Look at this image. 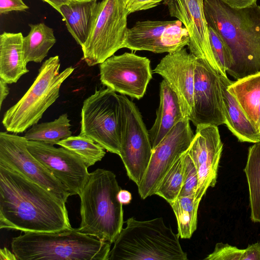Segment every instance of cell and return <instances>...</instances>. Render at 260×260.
Listing matches in <instances>:
<instances>
[{
    "label": "cell",
    "instance_id": "obj_1",
    "mask_svg": "<svg viewBox=\"0 0 260 260\" xmlns=\"http://www.w3.org/2000/svg\"><path fill=\"white\" fill-rule=\"evenodd\" d=\"M66 204L17 172L0 165V229L52 233L72 229Z\"/></svg>",
    "mask_w": 260,
    "mask_h": 260
},
{
    "label": "cell",
    "instance_id": "obj_2",
    "mask_svg": "<svg viewBox=\"0 0 260 260\" xmlns=\"http://www.w3.org/2000/svg\"><path fill=\"white\" fill-rule=\"evenodd\" d=\"M208 26L222 38L233 62L226 72L237 80L260 73V6L232 8L221 0H204Z\"/></svg>",
    "mask_w": 260,
    "mask_h": 260
},
{
    "label": "cell",
    "instance_id": "obj_3",
    "mask_svg": "<svg viewBox=\"0 0 260 260\" xmlns=\"http://www.w3.org/2000/svg\"><path fill=\"white\" fill-rule=\"evenodd\" d=\"M121 189L111 171L97 169L89 173L81 193V221L77 230L113 243L123 228V205L117 194Z\"/></svg>",
    "mask_w": 260,
    "mask_h": 260
},
{
    "label": "cell",
    "instance_id": "obj_4",
    "mask_svg": "<svg viewBox=\"0 0 260 260\" xmlns=\"http://www.w3.org/2000/svg\"><path fill=\"white\" fill-rule=\"evenodd\" d=\"M17 260H108L111 244L70 229L52 233H24L12 239Z\"/></svg>",
    "mask_w": 260,
    "mask_h": 260
},
{
    "label": "cell",
    "instance_id": "obj_5",
    "mask_svg": "<svg viewBox=\"0 0 260 260\" xmlns=\"http://www.w3.org/2000/svg\"><path fill=\"white\" fill-rule=\"evenodd\" d=\"M110 250L108 260H187L179 234L173 232L162 218L125 221Z\"/></svg>",
    "mask_w": 260,
    "mask_h": 260
},
{
    "label": "cell",
    "instance_id": "obj_6",
    "mask_svg": "<svg viewBox=\"0 0 260 260\" xmlns=\"http://www.w3.org/2000/svg\"><path fill=\"white\" fill-rule=\"evenodd\" d=\"M60 67L58 55L43 63L26 92L4 114L2 123L8 132L14 134L25 132L38 123L45 112L57 100L61 84L74 71L70 66L59 72Z\"/></svg>",
    "mask_w": 260,
    "mask_h": 260
},
{
    "label": "cell",
    "instance_id": "obj_7",
    "mask_svg": "<svg viewBox=\"0 0 260 260\" xmlns=\"http://www.w3.org/2000/svg\"><path fill=\"white\" fill-rule=\"evenodd\" d=\"M128 15L122 0L98 1L89 35L81 47L88 66L102 63L123 48Z\"/></svg>",
    "mask_w": 260,
    "mask_h": 260
},
{
    "label": "cell",
    "instance_id": "obj_8",
    "mask_svg": "<svg viewBox=\"0 0 260 260\" xmlns=\"http://www.w3.org/2000/svg\"><path fill=\"white\" fill-rule=\"evenodd\" d=\"M80 124V135L90 138L108 151L119 155L121 105L116 92L108 87L96 88L83 102Z\"/></svg>",
    "mask_w": 260,
    "mask_h": 260
},
{
    "label": "cell",
    "instance_id": "obj_9",
    "mask_svg": "<svg viewBox=\"0 0 260 260\" xmlns=\"http://www.w3.org/2000/svg\"><path fill=\"white\" fill-rule=\"evenodd\" d=\"M121 105L120 157L129 178L138 186L149 165L152 153L150 137L135 104L125 95L118 94Z\"/></svg>",
    "mask_w": 260,
    "mask_h": 260
},
{
    "label": "cell",
    "instance_id": "obj_10",
    "mask_svg": "<svg viewBox=\"0 0 260 260\" xmlns=\"http://www.w3.org/2000/svg\"><path fill=\"white\" fill-rule=\"evenodd\" d=\"M27 142L24 136L1 132L0 165L17 172L66 204L70 196L68 190L31 154Z\"/></svg>",
    "mask_w": 260,
    "mask_h": 260
},
{
    "label": "cell",
    "instance_id": "obj_11",
    "mask_svg": "<svg viewBox=\"0 0 260 260\" xmlns=\"http://www.w3.org/2000/svg\"><path fill=\"white\" fill-rule=\"evenodd\" d=\"M101 83L115 92L140 100L152 78L150 60L133 53L112 55L100 64Z\"/></svg>",
    "mask_w": 260,
    "mask_h": 260
},
{
    "label": "cell",
    "instance_id": "obj_12",
    "mask_svg": "<svg viewBox=\"0 0 260 260\" xmlns=\"http://www.w3.org/2000/svg\"><path fill=\"white\" fill-rule=\"evenodd\" d=\"M194 136L190 120L185 118L176 123L152 150L147 169L137 186L142 199L154 194L172 166L187 151Z\"/></svg>",
    "mask_w": 260,
    "mask_h": 260
},
{
    "label": "cell",
    "instance_id": "obj_13",
    "mask_svg": "<svg viewBox=\"0 0 260 260\" xmlns=\"http://www.w3.org/2000/svg\"><path fill=\"white\" fill-rule=\"evenodd\" d=\"M182 22L177 20L138 21L128 28L123 48L155 53L171 52L189 43V37Z\"/></svg>",
    "mask_w": 260,
    "mask_h": 260
},
{
    "label": "cell",
    "instance_id": "obj_14",
    "mask_svg": "<svg viewBox=\"0 0 260 260\" xmlns=\"http://www.w3.org/2000/svg\"><path fill=\"white\" fill-rule=\"evenodd\" d=\"M219 72L205 59L197 58L194 73L193 107L189 119L196 126H218L225 123Z\"/></svg>",
    "mask_w": 260,
    "mask_h": 260
},
{
    "label": "cell",
    "instance_id": "obj_15",
    "mask_svg": "<svg viewBox=\"0 0 260 260\" xmlns=\"http://www.w3.org/2000/svg\"><path fill=\"white\" fill-rule=\"evenodd\" d=\"M27 147L67 189L70 196L80 195L89 176L80 156L64 147L37 141H27Z\"/></svg>",
    "mask_w": 260,
    "mask_h": 260
},
{
    "label": "cell",
    "instance_id": "obj_16",
    "mask_svg": "<svg viewBox=\"0 0 260 260\" xmlns=\"http://www.w3.org/2000/svg\"><path fill=\"white\" fill-rule=\"evenodd\" d=\"M196 127L187 152L198 174V185L194 198L201 201L208 188L214 187L216 183L223 144L217 126L200 124Z\"/></svg>",
    "mask_w": 260,
    "mask_h": 260
},
{
    "label": "cell",
    "instance_id": "obj_17",
    "mask_svg": "<svg viewBox=\"0 0 260 260\" xmlns=\"http://www.w3.org/2000/svg\"><path fill=\"white\" fill-rule=\"evenodd\" d=\"M169 14L182 22L187 29L190 52L207 61L219 71L210 45L209 26L204 9V0H165Z\"/></svg>",
    "mask_w": 260,
    "mask_h": 260
},
{
    "label": "cell",
    "instance_id": "obj_18",
    "mask_svg": "<svg viewBox=\"0 0 260 260\" xmlns=\"http://www.w3.org/2000/svg\"><path fill=\"white\" fill-rule=\"evenodd\" d=\"M197 58L183 47L168 53L153 70L170 84L178 96L184 117L189 120L193 107Z\"/></svg>",
    "mask_w": 260,
    "mask_h": 260
},
{
    "label": "cell",
    "instance_id": "obj_19",
    "mask_svg": "<svg viewBox=\"0 0 260 260\" xmlns=\"http://www.w3.org/2000/svg\"><path fill=\"white\" fill-rule=\"evenodd\" d=\"M184 118L177 94L164 79L160 83L159 105L156 119L148 131L152 150L173 126Z\"/></svg>",
    "mask_w": 260,
    "mask_h": 260
},
{
    "label": "cell",
    "instance_id": "obj_20",
    "mask_svg": "<svg viewBox=\"0 0 260 260\" xmlns=\"http://www.w3.org/2000/svg\"><path fill=\"white\" fill-rule=\"evenodd\" d=\"M219 80L226 125L240 142L255 143L260 141V134L248 119L241 106L228 90L232 81L226 75L219 73Z\"/></svg>",
    "mask_w": 260,
    "mask_h": 260
},
{
    "label": "cell",
    "instance_id": "obj_21",
    "mask_svg": "<svg viewBox=\"0 0 260 260\" xmlns=\"http://www.w3.org/2000/svg\"><path fill=\"white\" fill-rule=\"evenodd\" d=\"M21 32H4L0 36V78L8 84L16 83L29 72L23 53Z\"/></svg>",
    "mask_w": 260,
    "mask_h": 260
},
{
    "label": "cell",
    "instance_id": "obj_22",
    "mask_svg": "<svg viewBox=\"0 0 260 260\" xmlns=\"http://www.w3.org/2000/svg\"><path fill=\"white\" fill-rule=\"evenodd\" d=\"M98 1L72 0L60 8L68 30L82 47L89 35Z\"/></svg>",
    "mask_w": 260,
    "mask_h": 260
},
{
    "label": "cell",
    "instance_id": "obj_23",
    "mask_svg": "<svg viewBox=\"0 0 260 260\" xmlns=\"http://www.w3.org/2000/svg\"><path fill=\"white\" fill-rule=\"evenodd\" d=\"M228 89L260 134V73L232 81Z\"/></svg>",
    "mask_w": 260,
    "mask_h": 260
},
{
    "label": "cell",
    "instance_id": "obj_24",
    "mask_svg": "<svg viewBox=\"0 0 260 260\" xmlns=\"http://www.w3.org/2000/svg\"><path fill=\"white\" fill-rule=\"evenodd\" d=\"M30 30L23 38V53L26 62H41L47 56L56 40L53 29L44 23L29 24Z\"/></svg>",
    "mask_w": 260,
    "mask_h": 260
},
{
    "label": "cell",
    "instance_id": "obj_25",
    "mask_svg": "<svg viewBox=\"0 0 260 260\" xmlns=\"http://www.w3.org/2000/svg\"><path fill=\"white\" fill-rule=\"evenodd\" d=\"M244 171L249 188L250 218L260 223V141L249 148Z\"/></svg>",
    "mask_w": 260,
    "mask_h": 260
},
{
    "label": "cell",
    "instance_id": "obj_26",
    "mask_svg": "<svg viewBox=\"0 0 260 260\" xmlns=\"http://www.w3.org/2000/svg\"><path fill=\"white\" fill-rule=\"evenodd\" d=\"M71 127L68 115L64 113L53 121L33 125L26 131L24 137L27 141L54 145L72 136Z\"/></svg>",
    "mask_w": 260,
    "mask_h": 260
},
{
    "label": "cell",
    "instance_id": "obj_27",
    "mask_svg": "<svg viewBox=\"0 0 260 260\" xmlns=\"http://www.w3.org/2000/svg\"><path fill=\"white\" fill-rule=\"evenodd\" d=\"M200 202L194 196H179L170 204L177 219L178 234L182 239H189L197 229Z\"/></svg>",
    "mask_w": 260,
    "mask_h": 260
},
{
    "label": "cell",
    "instance_id": "obj_28",
    "mask_svg": "<svg viewBox=\"0 0 260 260\" xmlns=\"http://www.w3.org/2000/svg\"><path fill=\"white\" fill-rule=\"evenodd\" d=\"M57 145L64 147L80 156L87 168L102 159L105 149L90 138L79 134L59 141Z\"/></svg>",
    "mask_w": 260,
    "mask_h": 260
},
{
    "label": "cell",
    "instance_id": "obj_29",
    "mask_svg": "<svg viewBox=\"0 0 260 260\" xmlns=\"http://www.w3.org/2000/svg\"><path fill=\"white\" fill-rule=\"evenodd\" d=\"M184 154L172 166L159 183L154 194L157 195L169 204L179 196L184 180Z\"/></svg>",
    "mask_w": 260,
    "mask_h": 260
},
{
    "label": "cell",
    "instance_id": "obj_30",
    "mask_svg": "<svg viewBox=\"0 0 260 260\" xmlns=\"http://www.w3.org/2000/svg\"><path fill=\"white\" fill-rule=\"evenodd\" d=\"M210 42L212 52L218 68L223 74L226 75V71L232 64L233 59L229 48L220 36L209 26Z\"/></svg>",
    "mask_w": 260,
    "mask_h": 260
},
{
    "label": "cell",
    "instance_id": "obj_31",
    "mask_svg": "<svg viewBox=\"0 0 260 260\" xmlns=\"http://www.w3.org/2000/svg\"><path fill=\"white\" fill-rule=\"evenodd\" d=\"M184 180L179 196H194L198 185V174L194 162L187 151L184 153Z\"/></svg>",
    "mask_w": 260,
    "mask_h": 260
},
{
    "label": "cell",
    "instance_id": "obj_32",
    "mask_svg": "<svg viewBox=\"0 0 260 260\" xmlns=\"http://www.w3.org/2000/svg\"><path fill=\"white\" fill-rule=\"evenodd\" d=\"M243 249L228 244L218 243L214 251L209 254L205 260H241Z\"/></svg>",
    "mask_w": 260,
    "mask_h": 260
},
{
    "label": "cell",
    "instance_id": "obj_33",
    "mask_svg": "<svg viewBox=\"0 0 260 260\" xmlns=\"http://www.w3.org/2000/svg\"><path fill=\"white\" fill-rule=\"evenodd\" d=\"M165 0H122L129 14L143 10H147L158 6Z\"/></svg>",
    "mask_w": 260,
    "mask_h": 260
},
{
    "label": "cell",
    "instance_id": "obj_34",
    "mask_svg": "<svg viewBox=\"0 0 260 260\" xmlns=\"http://www.w3.org/2000/svg\"><path fill=\"white\" fill-rule=\"evenodd\" d=\"M29 7L23 0H0V14H5L11 11H25Z\"/></svg>",
    "mask_w": 260,
    "mask_h": 260
},
{
    "label": "cell",
    "instance_id": "obj_35",
    "mask_svg": "<svg viewBox=\"0 0 260 260\" xmlns=\"http://www.w3.org/2000/svg\"><path fill=\"white\" fill-rule=\"evenodd\" d=\"M241 260H260V242L249 245L243 249Z\"/></svg>",
    "mask_w": 260,
    "mask_h": 260
},
{
    "label": "cell",
    "instance_id": "obj_36",
    "mask_svg": "<svg viewBox=\"0 0 260 260\" xmlns=\"http://www.w3.org/2000/svg\"><path fill=\"white\" fill-rule=\"evenodd\" d=\"M229 7L234 9H243L256 3L257 0H221Z\"/></svg>",
    "mask_w": 260,
    "mask_h": 260
},
{
    "label": "cell",
    "instance_id": "obj_37",
    "mask_svg": "<svg viewBox=\"0 0 260 260\" xmlns=\"http://www.w3.org/2000/svg\"><path fill=\"white\" fill-rule=\"evenodd\" d=\"M8 83L0 78V109L2 107L3 103L9 93V88Z\"/></svg>",
    "mask_w": 260,
    "mask_h": 260
},
{
    "label": "cell",
    "instance_id": "obj_38",
    "mask_svg": "<svg viewBox=\"0 0 260 260\" xmlns=\"http://www.w3.org/2000/svg\"><path fill=\"white\" fill-rule=\"evenodd\" d=\"M118 201L122 205H127L130 203L132 197L131 192L124 189H120L117 194Z\"/></svg>",
    "mask_w": 260,
    "mask_h": 260
},
{
    "label": "cell",
    "instance_id": "obj_39",
    "mask_svg": "<svg viewBox=\"0 0 260 260\" xmlns=\"http://www.w3.org/2000/svg\"><path fill=\"white\" fill-rule=\"evenodd\" d=\"M51 5L59 14H60V8L62 6L67 4L72 0H41Z\"/></svg>",
    "mask_w": 260,
    "mask_h": 260
},
{
    "label": "cell",
    "instance_id": "obj_40",
    "mask_svg": "<svg viewBox=\"0 0 260 260\" xmlns=\"http://www.w3.org/2000/svg\"><path fill=\"white\" fill-rule=\"evenodd\" d=\"M1 260H17V257L13 252H11L6 247L1 248L0 250Z\"/></svg>",
    "mask_w": 260,
    "mask_h": 260
},
{
    "label": "cell",
    "instance_id": "obj_41",
    "mask_svg": "<svg viewBox=\"0 0 260 260\" xmlns=\"http://www.w3.org/2000/svg\"><path fill=\"white\" fill-rule=\"evenodd\" d=\"M97 1H99V0H97Z\"/></svg>",
    "mask_w": 260,
    "mask_h": 260
}]
</instances>
